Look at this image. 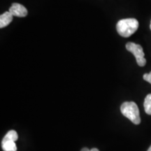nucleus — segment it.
I'll return each mask as SVG.
<instances>
[{
  "label": "nucleus",
  "instance_id": "2",
  "mask_svg": "<svg viewBox=\"0 0 151 151\" xmlns=\"http://www.w3.org/2000/svg\"><path fill=\"white\" fill-rule=\"evenodd\" d=\"M120 111L124 116L134 124L141 123L140 113L137 104L134 101H125L120 106Z\"/></svg>",
  "mask_w": 151,
  "mask_h": 151
},
{
  "label": "nucleus",
  "instance_id": "6",
  "mask_svg": "<svg viewBox=\"0 0 151 151\" xmlns=\"http://www.w3.org/2000/svg\"><path fill=\"white\" fill-rule=\"evenodd\" d=\"M13 17L14 16L9 11H6L1 14L0 16V28H4L9 25L12 22Z\"/></svg>",
  "mask_w": 151,
  "mask_h": 151
},
{
  "label": "nucleus",
  "instance_id": "1",
  "mask_svg": "<svg viewBox=\"0 0 151 151\" xmlns=\"http://www.w3.org/2000/svg\"><path fill=\"white\" fill-rule=\"evenodd\" d=\"M139 28V22L135 18H125L119 20L116 24L118 33L122 37H129Z\"/></svg>",
  "mask_w": 151,
  "mask_h": 151
},
{
  "label": "nucleus",
  "instance_id": "4",
  "mask_svg": "<svg viewBox=\"0 0 151 151\" xmlns=\"http://www.w3.org/2000/svg\"><path fill=\"white\" fill-rule=\"evenodd\" d=\"M9 12L14 16L16 17H25L27 15V10L24 6L20 4L14 3L13 4L11 8L9 9Z\"/></svg>",
  "mask_w": 151,
  "mask_h": 151
},
{
  "label": "nucleus",
  "instance_id": "7",
  "mask_svg": "<svg viewBox=\"0 0 151 151\" xmlns=\"http://www.w3.org/2000/svg\"><path fill=\"white\" fill-rule=\"evenodd\" d=\"M143 106L147 114L151 115V94H148L145 98Z\"/></svg>",
  "mask_w": 151,
  "mask_h": 151
},
{
  "label": "nucleus",
  "instance_id": "3",
  "mask_svg": "<svg viewBox=\"0 0 151 151\" xmlns=\"http://www.w3.org/2000/svg\"><path fill=\"white\" fill-rule=\"evenodd\" d=\"M126 48L128 51L134 55L137 60L138 65L140 67H144L146 64V60L144 58V52L143 48L140 45L133 42H128L126 44Z\"/></svg>",
  "mask_w": 151,
  "mask_h": 151
},
{
  "label": "nucleus",
  "instance_id": "12",
  "mask_svg": "<svg viewBox=\"0 0 151 151\" xmlns=\"http://www.w3.org/2000/svg\"><path fill=\"white\" fill-rule=\"evenodd\" d=\"M150 30H151V22H150Z\"/></svg>",
  "mask_w": 151,
  "mask_h": 151
},
{
  "label": "nucleus",
  "instance_id": "11",
  "mask_svg": "<svg viewBox=\"0 0 151 151\" xmlns=\"http://www.w3.org/2000/svg\"><path fill=\"white\" fill-rule=\"evenodd\" d=\"M148 151H151V146H150V148H148Z\"/></svg>",
  "mask_w": 151,
  "mask_h": 151
},
{
  "label": "nucleus",
  "instance_id": "8",
  "mask_svg": "<svg viewBox=\"0 0 151 151\" xmlns=\"http://www.w3.org/2000/svg\"><path fill=\"white\" fill-rule=\"evenodd\" d=\"M143 79L151 84V71L149 73H145L143 76Z\"/></svg>",
  "mask_w": 151,
  "mask_h": 151
},
{
  "label": "nucleus",
  "instance_id": "10",
  "mask_svg": "<svg viewBox=\"0 0 151 151\" xmlns=\"http://www.w3.org/2000/svg\"><path fill=\"white\" fill-rule=\"evenodd\" d=\"M90 151H99V150H98L97 148H92L91 150H90Z\"/></svg>",
  "mask_w": 151,
  "mask_h": 151
},
{
  "label": "nucleus",
  "instance_id": "5",
  "mask_svg": "<svg viewBox=\"0 0 151 151\" xmlns=\"http://www.w3.org/2000/svg\"><path fill=\"white\" fill-rule=\"evenodd\" d=\"M15 142L16 141L13 139L4 137L1 141V148L4 151H17V146Z\"/></svg>",
  "mask_w": 151,
  "mask_h": 151
},
{
  "label": "nucleus",
  "instance_id": "9",
  "mask_svg": "<svg viewBox=\"0 0 151 151\" xmlns=\"http://www.w3.org/2000/svg\"><path fill=\"white\" fill-rule=\"evenodd\" d=\"M81 151H90V150L88 148H83Z\"/></svg>",
  "mask_w": 151,
  "mask_h": 151
}]
</instances>
